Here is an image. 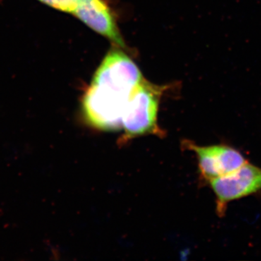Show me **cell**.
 <instances>
[{"label": "cell", "instance_id": "6", "mask_svg": "<svg viewBox=\"0 0 261 261\" xmlns=\"http://www.w3.org/2000/svg\"><path fill=\"white\" fill-rule=\"evenodd\" d=\"M73 15L92 30L124 47L114 17L103 0H79Z\"/></svg>", "mask_w": 261, "mask_h": 261}, {"label": "cell", "instance_id": "2", "mask_svg": "<svg viewBox=\"0 0 261 261\" xmlns=\"http://www.w3.org/2000/svg\"><path fill=\"white\" fill-rule=\"evenodd\" d=\"M143 80L138 67L119 49L108 53L94 73L91 85L128 99Z\"/></svg>", "mask_w": 261, "mask_h": 261}, {"label": "cell", "instance_id": "7", "mask_svg": "<svg viewBox=\"0 0 261 261\" xmlns=\"http://www.w3.org/2000/svg\"><path fill=\"white\" fill-rule=\"evenodd\" d=\"M38 1L60 11L72 13V14L74 13L79 3V0H38Z\"/></svg>", "mask_w": 261, "mask_h": 261}, {"label": "cell", "instance_id": "4", "mask_svg": "<svg viewBox=\"0 0 261 261\" xmlns=\"http://www.w3.org/2000/svg\"><path fill=\"white\" fill-rule=\"evenodd\" d=\"M181 145L195 154L200 177L207 183L232 172L247 162L238 149L230 145L200 146L187 140H184Z\"/></svg>", "mask_w": 261, "mask_h": 261}, {"label": "cell", "instance_id": "5", "mask_svg": "<svg viewBox=\"0 0 261 261\" xmlns=\"http://www.w3.org/2000/svg\"><path fill=\"white\" fill-rule=\"evenodd\" d=\"M128 100L90 85L84 94L82 107L89 124L101 130L121 128V118Z\"/></svg>", "mask_w": 261, "mask_h": 261}, {"label": "cell", "instance_id": "3", "mask_svg": "<svg viewBox=\"0 0 261 261\" xmlns=\"http://www.w3.org/2000/svg\"><path fill=\"white\" fill-rule=\"evenodd\" d=\"M215 195L216 214L226 215L228 204L261 190V168L246 163L232 172L208 182Z\"/></svg>", "mask_w": 261, "mask_h": 261}, {"label": "cell", "instance_id": "1", "mask_svg": "<svg viewBox=\"0 0 261 261\" xmlns=\"http://www.w3.org/2000/svg\"><path fill=\"white\" fill-rule=\"evenodd\" d=\"M162 89L142 80L125 106L121 118L123 130L121 144L146 135L162 137L163 130L158 124V112Z\"/></svg>", "mask_w": 261, "mask_h": 261}]
</instances>
